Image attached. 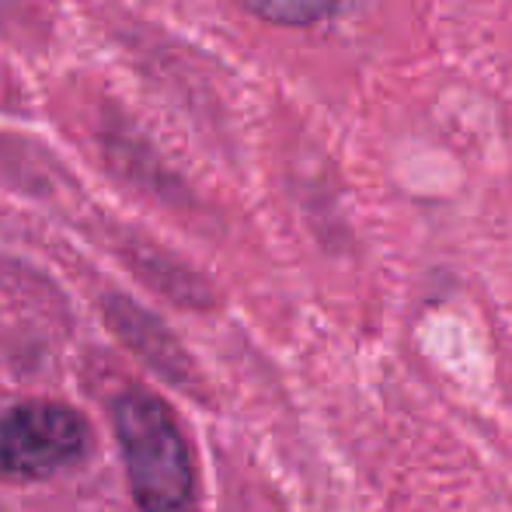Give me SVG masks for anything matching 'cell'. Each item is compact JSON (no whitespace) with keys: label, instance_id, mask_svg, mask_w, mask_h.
I'll return each instance as SVG.
<instances>
[{"label":"cell","instance_id":"3957f363","mask_svg":"<svg viewBox=\"0 0 512 512\" xmlns=\"http://www.w3.org/2000/svg\"><path fill=\"white\" fill-rule=\"evenodd\" d=\"M265 21H279V25H310V21L324 18L338 0H241Z\"/></svg>","mask_w":512,"mask_h":512},{"label":"cell","instance_id":"6da1fadb","mask_svg":"<svg viewBox=\"0 0 512 512\" xmlns=\"http://www.w3.org/2000/svg\"><path fill=\"white\" fill-rule=\"evenodd\" d=\"M129 488L147 512H178L192 495V460L175 415L150 394H126L115 405Z\"/></svg>","mask_w":512,"mask_h":512},{"label":"cell","instance_id":"7a4b0ae2","mask_svg":"<svg viewBox=\"0 0 512 512\" xmlns=\"http://www.w3.org/2000/svg\"><path fill=\"white\" fill-rule=\"evenodd\" d=\"M88 450V425L74 408L25 401L0 415V471L46 478L77 464Z\"/></svg>","mask_w":512,"mask_h":512}]
</instances>
